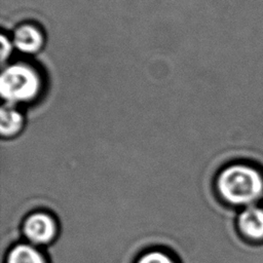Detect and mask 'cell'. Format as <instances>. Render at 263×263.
Instances as JSON below:
<instances>
[{
  "label": "cell",
  "mask_w": 263,
  "mask_h": 263,
  "mask_svg": "<svg viewBox=\"0 0 263 263\" xmlns=\"http://www.w3.org/2000/svg\"><path fill=\"white\" fill-rule=\"evenodd\" d=\"M217 187L228 202L248 206L263 195V174L253 164L233 163L221 171Z\"/></svg>",
  "instance_id": "cell-1"
},
{
  "label": "cell",
  "mask_w": 263,
  "mask_h": 263,
  "mask_svg": "<svg viewBox=\"0 0 263 263\" xmlns=\"http://www.w3.org/2000/svg\"><path fill=\"white\" fill-rule=\"evenodd\" d=\"M39 72L26 63H15L3 68L0 76V95L8 104L34 101L41 91Z\"/></svg>",
  "instance_id": "cell-2"
},
{
  "label": "cell",
  "mask_w": 263,
  "mask_h": 263,
  "mask_svg": "<svg viewBox=\"0 0 263 263\" xmlns=\"http://www.w3.org/2000/svg\"><path fill=\"white\" fill-rule=\"evenodd\" d=\"M11 41L21 52L33 54L43 47L44 35L36 25L23 24L15 29Z\"/></svg>",
  "instance_id": "cell-3"
},
{
  "label": "cell",
  "mask_w": 263,
  "mask_h": 263,
  "mask_svg": "<svg viewBox=\"0 0 263 263\" xmlns=\"http://www.w3.org/2000/svg\"><path fill=\"white\" fill-rule=\"evenodd\" d=\"M24 231L30 240L36 243H44L54 236L55 224L45 214H34L26 220Z\"/></svg>",
  "instance_id": "cell-4"
},
{
  "label": "cell",
  "mask_w": 263,
  "mask_h": 263,
  "mask_svg": "<svg viewBox=\"0 0 263 263\" xmlns=\"http://www.w3.org/2000/svg\"><path fill=\"white\" fill-rule=\"evenodd\" d=\"M238 228L250 239H263V208L255 204L246 206L238 216Z\"/></svg>",
  "instance_id": "cell-5"
},
{
  "label": "cell",
  "mask_w": 263,
  "mask_h": 263,
  "mask_svg": "<svg viewBox=\"0 0 263 263\" xmlns=\"http://www.w3.org/2000/svg\"><path fill=\"white\" fill-rule=\"evenodd\" d=\"M24 126V117L15 108L3 106L0 111V134L3 138L16 136Z\"/></svg>",
  "instance_id": "cell-6"
},
{
  "label": "cell",
  "mask_w": 263,
  "mask_h": 263,
  "mask_svg": "<svg viewBox=\"0 0 263 263\" xmlns=\"http://www.w3.org/2000/svg\"><path fill=\"white\" fill-rule=\"evenodd\" d=\"M7 263H44V260L34 248L28 245H18L10 251Z\"/></svg>",
  "instance_id": "cell-7"
},
{
  "label": "cell",
  "mask_w": 263,
  "mask_h": 263,
  "mask_svg": "<svg viewBox=\"0 0 263 263\" xmlns=\"http://www.w3.org/2000/svg\"><path fill=\"white\" fill-rule=\"evenodd\" d=\"M138 263H174L170 257L160 252H150L144 255Z\"/></svg>",
  "instance_id": "cell-8"
},
{
  "label": "cell",
  "mask_w": 263,
  "mask_h": 263,
  "mask_svg": "<svg viewBox=\"0 0 263 263\" xmlns=\"http://www.w3.org/2000/svg\"><path fill=\"white\" fill-rule=\"evenodd\" d=\"M13 43L10 41L4 34L1 35V63L4 64V62L9 58L11 51H12Z\"/></svg>",
  "instance_id": "cell-9"
}]
</instances>
